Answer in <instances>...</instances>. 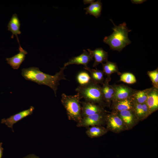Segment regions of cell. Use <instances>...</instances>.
<instances>
[{
    "mask_svg": "<svg viewBox=\"0 0 158 158\" xmlns=\"http://www.w3.org/2000/svg\"><path fill=\"white\" fill-rule=\"evenodd\" d=\"M133 111L138 119H140L145 118L151 114L145 103H138L134 100Z\"/></svg>",
    "mask_w": 158,
    "mask_h": 158,
    "instance_id": "cell-18",
    "label": "cell"
},
{
    "mask_svg": "<svg viewBox=\"0 0 158 158\" xmlns=\"http://www.w3.org/2000/svg\"><path fill=\"white\" fill-rule=\"evenodd\" d=\"M2 143L0 142V158H1L3 155V148L2 147Z\"/></svg>",
    "mask_w": 158,
    "mask_h": 158,
    "instance_id": "cell-29",
    "label": "cell"
},
{
    "mask_svg": "<svg viewBox=\"0 0 158 158\" xmlns=\"http://www.w3.org/2000/svg\"><path fill=\"white\" fill-rule=\"evenodd\" d=\"M84 68L89 72L92 82L97 84H102L105 80L103 71L102 70L91 69L88 66Z\"/></svg>",
    "mask_w": 158,
    "mask_h": 158,
    "instance_id": "cell-20",
    "label": "cell"
},
{
    "mask_svg": "<svg viewBox=\"0 0 158 158\" xmlns=\"http://www.w3.org/2000/svg\"><path fill=\"white\" fill-rule=\"evenodd\" d=\"M34 109V107L31 106L28 109L23 111L16 114L12 115L7 118L1 119V123L4 124L9 128H11L14 132L13 127V125L18 121L26 116L31 115Z\"/></svg>",
    "mask_w": 158,
    "mask_h": 158,
    "instance_id": "cell-7",
    "label": "cell"
},
{
    "mask_svg": "<svg viewBox=\"0 0 158 158\" xmlns=\"http://www.w3.org/2000/svg\"><path fill=\"white\" fill-rule=\"evenodd\" d=\"M87 128L85 133L90 138L101 136L105 134L107 131V129L101 126H95Z\"/></svg>",
    "mask_w": 158,
    "mask_h": 158,
    "instance_id": "cell-19",
    "label": "cell"
},
{
    "mask_svg": "<svg viewBox=\"0 0 158 158\" xmlns=\"http://www.w3.org/2000/svg\"><path fill=\"white\" fill-rule=\"evenodd\" d=\"M146 0H131V2L132 3L135 4H141Z\"/></svg>",
    "mask_w": 158,
    "mask_h": 158,
    "instance_id": "cell-27",
    "label": "cell"
},
{
    "mask_svg": "<svg viewBox=\"0 0 158 158\" xmlns=\"http://www.w3.org/2000/svg\"><path fill=\"white\" fill-rule=\"evenodd\" d=\"M121 119L126 129L131 128L135 124L138 118L133 110H125L116 112Z\"/></svg>",
    "mask_w": 158,
    "mask_h": 158,
    "instance_id": "cell-11",
    "label": "cell"
},
{
    "mask_svg": "<svg viewBox=\"0 0 158 158\" xmlns=\"http://www.w3.org/2000/svg\"><path fill=\"white\" fill-rule=\"evenodd\" d=\"M19 53L14 56L9 58H6L7 63L14 69H18L25 60L27 52L21 47L19 48Z\"/></svg>",
    "mask_w": 158,
    "mask_h": 158,
    "instance_id": "cell-13",
    "label": "cell"
},
{
    "mask_svg": "<svg viewBox=\"0 0 158 158\" xmlns=\"http://www.w3.org/2000/svg\"><path fill=\"white\" fill-rule=\"evenodd\" d=\"M113 86L114 90V94L112 101L131 98L135 91L131 88L124 85H114Z\"/></svg>",
    "mask_w": 158,
    "mask_h": 158,
    "instance_id": "cell-8",
    "label": "cell"
},
{
    "mask_svg": "<svg viewBox=\"0 0 158 158\" xmlns=\"http://www.w3.org/2000/svg\"><path fill=\"white\" fill-rule=\"evenodd\" d=\"M150 78L154 87L158 88V70L157 69L153 71H149L147 73Z\"/></svg>",
    "mask_w": 158,
    "mask_h": 158,
    "instance_id": "cell-26",
    "label": "cell"
},
{
    "mask_svg": "<svg viewBox=\"0 0 158 158\" xmlns=\"http://www.w3.org/2000/svg\"><path fill=\"white\" fill-rule=\"evenodd\" d=\"M20 21L16 13L13 14L9 21L7 26L8 30L12 33V38H14L15 35L16 38L19 44V47H21L20 44L18 35H20L21 32L20 30Z\"/></svg>",
    "mask_w": 158,
    "mask_h": 158,
    "instance_id": "cell-15",
    "label": "cell"
},
{
    "mask_svg": "<svg viewBox=\"0 0 158 158\" xmlns=\"http://www.w3.org/2000/svg\"><path fill=\"white\" fill-rule=\"evenodd\" d=\"M102 3L100 0L93 1L87 7L84 9L86 11V14H89L97 18L101 15Z\"/></svg>",
    "mask_w": 158,
    "mask_h": 158,
    "instance_id": "cell-21",
    "label": "cell"
},
{
    "mask_svg": "<svg viewBox=\"0 0 158 158\" xmlns=\"http://www.w3.org/2000/svg\"><path fill=\"white\" fill-rule=\"evenodd\" d=\"M120 81L127 84H133L136 82V79L135 76L132 73H125L121 75Z\"/></svg>",
    "mask_w": 158,
    "mask_h": 158,
    "instance_id": "cell-25",
    "label": "cell"
},
{
    "mask_svg": "<svg viewBox=\"0 0 158 158\" xmlns=\"http://www.w3.org/2000/svg\"><path fill=\"white\" fill-rule=\"evenodd\" d=\"M151 89V88L142 90L135 91L132 96L134 100L140 104L145 103Z\"/></svg>",
    "mask_w": 158,
    "mask_h": 158,
    "instance_id": "cell-24",
    "label": "cell"
},
{
    "mask_svg": "<svg viewBox=\"0 0 158 158\" xmlns=\"http://www.w3.org/2000/svg\"><path fill=\"white\" fill-rule=\"evenodd\" d=\"M93 60V57L91 54L85 50H83V53L77 56L73 57L70 58L68 61L64 64L63 67L71 64L82 65L84 67H87L89 63Z\"/></svg>",
    "mask_w": 158,
    "mask_h": 158,
    "instance_id": "cell-10",
    "label": "cell"
},
{
    "mask_svg": "<svg viewBox=\"0 0 158 158\" xmlns=\"http://www.w3.org/2000/svg\"><path fill=\"white\" fill-rule=\"evenodd\" d=\"M150 113L155 111L158 108V89L151 88L145 102Z\"/></svg>",
    "mask_w": 158,
    "mask_h": 158,
    "instance_id": "cell-14",
    "label": "cell"
},
{
    "mask_svg": "<svg viewBox=\"0 0 158 158\" xmlns=\"http://www.w3.org/2000/svg\"><path fill=\"white\" fill-rule=\"evenodd\" d=\"M113 107L116 112L133 110L134 99L133 97L122 100L112 101Z\"/></svg>",
    "mask_w": 158,
    "mask_h": 158,
    "instance_id": "cell-17",
    "label": "cell"
},
{
    "mask_svg": "<svg viewBox=\"0 0 158 158\" xmlns=\"http://www.w3.org/2000/svg\"><path fill=\"white\" fill-rule=\"evenodd\" d=\"M107 129L114 132H120L126 129L122 121L116 112L106 115Z\"/></svg>",
    "mask_w": 158,
    "mask_h": 158,
    "instance_id": "cell-6",
    "label": "cell"
},
{
    "mask_svg": "<svg viewBox=\"0 0 158 158\" xmlns=\"http://www.w3.org/2000/svg\"><path fill=\"white\" fill-rule=\"evenodd\" d=\"M76 80L80 86L87 85L92 81L90 74L85 71L79 72L76 75Z\"/></svg>",
    "mask_w": 158,
    "mask_h": 158,
    "instance_id": "cell-23",
    "label": "cell"
},
{
    "mask_svg": "<svg viewBox=\"0 0 158 158\" xmlns=\"http://www.w3.org/2000/svg\"><path fill=\"white\" fill-rule=\"evenodd\" d=\"M60 70L54 75H51L41 71L36 67H32L24 68L21 70V74L26 80L35 82L39 85L47 86L54 91L56 96V91L59 81L61 80H66L64 71L66 67L60 68Z\"/></svg>",
    "mask_w": 158,
    "mask_h": 158,
    "instance_id": "cell-1",
    "label": "cell"
},
{
    "mask_svg": "<svg viewBox=\"0 0 158 158\" xmlns=\"http://www.w3.org/2000/svg\"><path fill=\"white\" fill-rule=\"evenodd\" d=\"M81 98L85 101L99 104L102 107L105 105L103 97L101 87L98 84L92 82L83 86L79 85L75 89Z\"/></svg>",
    "mask_w": 158,
    "mask_h": 158,
    "instance_id": "cell-4",
    "label": "cell"
},
{
    "mask_svg": "<svg viewBox=\"0 0 158 158\" xmlns=\"http://www.w3.org/2000/svg\"><path fill=\"white\" fill-rule=\"evenodd\" d=\"M106 115L105 112H103L84 117L77 123L76 126L87 128L90 126H101L105 122Z\"/></svg>",
    "mask_w": 158,
    "mask_h": 158,
    "instance_id": "cell-5",
    "label": "cell"
},
{
    "mask_svg": "<svg viewBox=\"0 0 158 158\" xmlns=\"http://www.w3.org/2000/svg\"><path fill=\"white\" fill-rule=\"evenodd\" d=\"M94 0H84L83 2L85 4H91L94 1Z\"/></svg>",
    "mask_w": 158,
    "mask_h": 158,
    "instance_id": "cell-30",
    "label": "cell"
},
{
    "mask_svg": "<svg viewBox=\"0 0 158 158\" xmlns=\"http://www.w3.org/2000/svg\"><path fill=\"white\" fill-rule=\"evenodd\" d=\"M87 50L93 58H94L93 67H95L100 63L108 61V53L102 48H96L93 51L89 49H87Z\"/></svg>",
    "mask_w": 158,
    "mask_h": 158,
    "instance_id": "cell-16",
    "label": "cell"
},
{
    "mask_svg": "<svg viewBox=\"0 0 158 158\" xmlns=\"http://www.w3.org/2000/svg\"><path fill=\"white\" fill-rule=\"evenodd\" d=\"M79 94L68 95L65 93L61 95V102L66 111L68 119L76 122L80 121L81 116V99Z\"/></svg>",
    "mask_w": 158,
    "mask_h": 158,
    "instance_id": "cell-3",
    "label": "cell"
},
{
    "mask_svg": "<svg viewBox=\"0 0 158 158\" xmlns=\"http://www.w3.org/2000/svg\"><path fill=\"white\" fill-rule=\"evenodd\" d=\"M109 81L106 78L101 87V91L104 101L105 105L107 106L110 105L113 101L114 94V87L113 86L109 84Z\"/></svg>",
    "mask_w": 158,
    "mask_h": 158,
    "instance_id": "cell-12",
    "label": "cell"
},
{
    "mask_svg": "<svg viewBox=\"0 0 158 158\" xmlns=\"http://www.w3.org/2000/svg\"><path fill=\"white\" fill-rule=\"evenodd\" d=\"M82 117L95 114L105 112L103 107L98 104L81 101Z\"/></svg>",
    "mask_w": 158,
    "mask_h": 158,
    "instance_id": "cell-9",
    "label": "cell"
},
{
    "mask_svg": "<svg viewBox=\"0 0 158 158\" xmlns=\"http://www.w3.org/2000/svg\"><path fill=\"white\" fill-rule=\"evenodd\" d=\"M23 158H40L38 157L33 154H29Z\"/></svg>",
    "mask_w": 158,
    "mask_h": 158,
    "instance_id": "cell-28",
    "label": "cell"
},
{
    "mask_svg": "<svg viewBox=\"0 0 158 158\" xmlns=\"http://www.w3.org/2000/svg\"><path fill=\"white\" fill-rule=\"evenodd\" d=\"M110 20L114 25L112 28L113 32L110 35L105 37L103 42L109 46L111 49L120 51L131 43L128 34L131 30L128 28L125 22L117 26L112 20Z\"/></svg>",
    "mask_w": 158,
    "mask_h": 158,
    "instance_id": "cell-2",
    "label": "cell"
},
{
    "mask_svg": "<svg viewBox=\"0 0 158 158\" xmlns=\"http://www.w3.org/2000/svg\"><path fill=\"white\" fill-rule=\"evenodd\" d=\"M102 64V71L104 74L107 75V78L110 81L111 75L113 73L118 72L117 66L116 63L108 61L105 63Z\"/></svg>",
    "mask_w": 158,
    "mask_h": 158,
    "instance_id": "cell-22",
    "label": "cell"
}]
</instances>
